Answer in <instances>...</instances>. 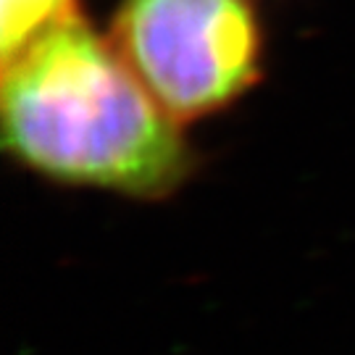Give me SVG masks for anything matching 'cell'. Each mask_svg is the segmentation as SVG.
<instances>
[{
  "mask_svg": "<svg viewBox=\"0 0 355 355\" xmlns=\"http://www.w3.org/2000/svg\"><path fill=\"white\" fill-rule=\"evenodd\" d=\"M82 13V0H0V64Z\"/></svg>",
  "mask_w": 355,
  "mask_h": 355,
  "instance_id": "cell-3",
  "label": "cell"
},
{
  "mask_svg": "<svg viewBox=\"0 0 355 355\" xmlns=\"http://www.w3.org/2000/svg\"><path fill=\"white\" fill-rule=\"evenodd\" d=\"M0 66L3 153L29 174L145 203L177 195L195 174L184 127L87 16Z\"/></svg>",
  "mask_w": 355,
  "mask_h": 355,
  "instance_id": "cell-1",
  "label": "cell"
},
{
  "mask_svg": "<svg viewBox=\"0 0 355 355\" xmlns=\"http://www.w3.org/2000/svg\"><path fill=\"white\" fill-rule=\"evenodd\" d=\"M105 35L182 127L234 108L266 74L253 0H119Z\"/></svg>",
  "mask_w": 355,
  "mask_h": 355,
  "instance_id": "cell-2",
  "label": "cell"
}]
</instances>
